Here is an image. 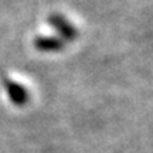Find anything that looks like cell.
Here are the masks:
<instances>
[{"mask_svg": "<svg viewBox=\"0 0 153 153\" xmlns=\"http://www.w3.org/2000/svg\"><path fill=\"white\" fill-rule=\"evenodd\" d=\"M36 50L41 53H55L64 48V41L57 37H47V36H38L34 40Z\"/></svg>", "mask_w": 153, "mask_h": 153, "instance_id": "obj_3", "label": "cell"}, {"mask_svg": "<svg viewBox=\"0 0 153 153\" xmlns=\"http://www.w3.org/2000/svg\"><path fill=\"white\" fill-rule=\"evenodd\" d=\"M48 24L51 27L54 28L57 33L60 34L62 38H65L68 41H72V40H75L76 36H78V31H76V28L72 26L71 23L67 20L64 16H61V14H50L48 16Z\"/></svg>", "mask_w": 153, "mask_h": 153, "instance_id": "obj_2", "label": "cell"}, {"mask_svg": "<svg viewBox=\"0 0 153 153\" xmlns=\"http://www.w3.org/2000/svg\"><path fill=\"white\" fill-rule=\"evenodd\" d=\"M1 84H3L6 94H7V97H9V99L11 101L13 105H16V106H24V105L28 104L30 94H28L27 88L24 87V85L13 81V79L7 78V76L1 78Z\"/></svg>", "mask_w": 153, "mask_h": 153, "instance_id": "obj_1", "label": "cell"}]
</instances>
